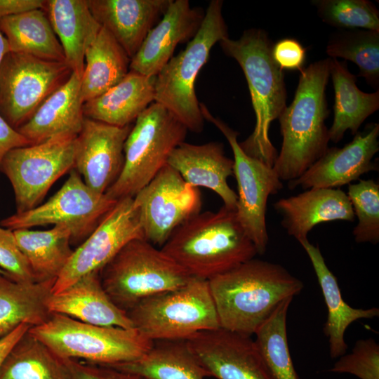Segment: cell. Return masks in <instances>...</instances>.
<instances>
[{
	"label": "cell",
	"mask_w": 379,
	"mask_h": 379,
	"mask_svg": "<svg viewBox=\"0 0 379 379\" xmlns=\"http://www.w3.org/2000/svg\"><path fill=\"white\" fill-rule=\"evenodd\" d=\"M70 172L63 185L47 201L27 211L16 212L1 220L0 225L15 230L65 225L71 231V241L86 239L117 201L91 190L74 169Z\"/></svg>",
	"instance_id": "13"
},
{
	"label": "cell",
	"mask_w": 379,
	"mask_h": 379,
	"mask_svg": "<svg viewBox=\"0 0 379 379\" xmlns=\"http://www.w3.org/2000/svg\"><path fill=\"white\" fill-rule=\"evenodd\" d=\"M144 238L133 197L119 199L93 232L74 250L56 279L52 293L66 289L85 274L100 270L128 242Z\"/></svg>",
	"instance_id": "15"
},
{
	"label": "cell",
	"mask_w": 379,
	"mask_h": 379,
	"mask_svg": "<svg viewBox=\"0 0 379 379\" xmlns=\"http://www.w3.org/2000/svg\"><path fill=\"white\" fill-rule=\"evenodd\" d=\"M13 233L36 281L56 280L74 252L69 227L57 225L47 230L18 229Z\"/></svg>",
	"instance_id": "31"
},
{
	"label": "cell",
	"mask_w": 379,
	"mask_h": 379,
	"mask_svg": "<svg viewBox=\"0 0 379 379\" xmlns=\"http://www.w3.org/2000/svg\"><path fill=\"white\" fill-rule=\"evenodd\" d=\"M272 53L281 69L300 72L304 69L306 48L296 39L285 38L278 41L273 44Z\"/></svg>",
	"instance_id": "42"
},
{
	"label": "cell",
	"mask_w": 379,
	"mask_h": 379,
	"mask_svg": "<svg viewBox=\"0 0 379 379\" xmlns=\"http://www.w3.org/2000/svg\"><path fill=\"white\" fill-rule=\"evenodd\" d=\"M0 268L16 282H37L27 258L17 244L13 230L1 225Z\"/></svg>",
	"instance_id": "40"
},
{
	"label": "cell",
	"mask_w": 379,
	"mask_h": 379,
	"mask_svg": "<svg viewBox=\"0 0 379 379\" xmlns=\"http://www.w3.org/2000/svg\"><path fill=\"white\" fill-rule=\"evenodd\" d=\"M9 52L11 51L8 41L0 30V66L4 58Z\"/></svg>",
	"instance_id": "46"
},
{
	"label": "cell",
	"mask_w": 379,
	"mask_h": 379,
	"mask_svg": "<svg viewBox=\"0 0 379 379\" xmlns=\"http://www.w3.org/2000/svg\"><path fill=\"white\" fill-rule=\"evenodd\" d=\"M55 281L22 284L0 274V339L22 323L32 327L49 319L46 301Z\"/></svg>",
	"instance_id": "30"
},
{
	"label": "cell",
	"mask_w": 379,
	"mask_h": 379,
	"mask_svg": "<svg viewBox=\"0 0 379 379\" xmlns=\"http://www.w3.org/2000/svg\"><path fill=\"white\" fill-rule=\"evenodd\" d=\"M282 216L281 226L298 241L307 239L318 224L345 220L355 215L347 194L339 188H310L297 195L281 198L273 204Z\"/></svg>",
	"instance_id": "22"
},
{
	"label": "cell",
	"mask_w": 379,
	"mask_h": 379,
	"mask_svg": "<svg viewBox=\"0 0 379 379\" xmlns=\"http://www.w3.org/2000/svg\"><path fill=\"white\" fill-rule=\"evenodd\" d=\"M200 108L204 120L214 124L229 142L234 155L233 175L237 182L235 209L239 222L254 244L257 253H265L269 240L266 225L268 198L283 189L281 180L272 167L247 155L237 140L239 133L218 117L204 103Z\"/></svg>",
	"instance_id": "12"
},
{
	"label": "cell",
	"mask_w": 379,
	"mask_h": 379,
	"mask_svg": "<svg viewBox=\"0 0 379 379\" xmlns=\"http://www.w3.org/2000/svg\"><path fill=\"white\" fill-rule=\"evenodd\" d=\"M72 74L66 62L9 52L0 66V114L18 130Z\"/></svg>",
	"instance_id": "11"
},
{
	"label": "cell",
	"mask_w": 379,
	"mask_h": 379,
	"mask_svg": "<svg viewBox=\"0 0 379 379\" xmlns=\"http://www.w3.org/2000/svg\"><path fill=\"white\" fill-rule=\"evenodd\" d=\"M330 371L360 379H379L378 344L371 338L357 340L352 352L340 356Z\"/></svg>",
	"instance_id": "39"
},
{
	"label": "cell",
	"mask_w": 379,
	"mask_h": 379,
	"mask_svg": "<svg viewBox=\"0 0 379 379\" xmlns=\"http://www.w3.org/2000/svg\"><path fill=\"white\" fill-rule=\"evenodd\" d=\"M329 69L335 102L333 121L328 132L330 140L337 143L347 130L354 135L367 117L379 109V90L361 91L357 86V77L350 72L345 61L331 58Z\"/></svg>",
	"instance_id": "28"
},
{
	"label": "cell",
	"mask_w": 379,
	"mask_h": 379,
	"mask_svg": "<svg viewBox=\"0 0 379 379\" xmlns=\"http://www.w3.org/2000/svg\"><path fill=\"white\" fill-rule=\"evenodd\" d=\"M84 103L81 78L72 72L69 79L53 92L17 131L32 145L59 135H77L85 118Z\"/></svg>",
	"instance_id": "24"
},
{
	"label": "cell",
	"mask_w": 379,
	"mask_h": 379,
	"mask_svg": "<svg viewBox=\"0 0 379 379\" xmlns=\"http://www.w3.org/2000/svg\"><path fill=\"white\" fill-rule=\"evenodd\" d=\"M0 30L11 52L55 62H65L62 46L44 9H34L0 19Z\"/></svg>",
	"instance_id": "33"
},
{
	"label": "cell",
	"mask_w": 379,
	"mask_h": 379,
	"mask_svg": "<svg viewBox=\"0 0 379 379\" xmlns=\"http://www.w3.org/2000/svg\"><path fill=\"white\" fill-rule=\"evenodd\" d=\"M0 274L9 278L8 274L1 268H0Z\"/></svg>",
	"instance_id": "47"
},
{
	"label": "cell",
	"mask_w": 379,
	"mask_h": 379,
	"mask_svg": "<svg viewBox=\"0 0 379 379\" xmlns=\"http://www.w3.org/2000/svg\"><path fill=\"white\" fill-rule=\"evenodd\" d=\"M149 379H204L209 377L187 340H155L137 360L109 365Z\"/></svg>",
	"instance_id": "29"
},
{
	"label": "cell",
	"mask_w": 379,
	"mask_h": 379,
	"mask_svg": "<svg viewBox=\"0 0 379 379\" xmlns=\"http://www.w3.org/2000/svg\"><path fill=\"white\" fill-rule=\"evenodd\" d=\"M190 277L208 281L254 258L257 250L235 210L200 212L179 226L161 248Z\"/></svg>",
	"instance_id": "3"
},
{
	"label": "cell",
	"mask_w": 379,
	"mask_h": 379,
	"mask_svg": "<svg viewBox=\"0 0 379 379\" xmlns=\"http://www.w3.org/2000/svg\"><path fill=\"white\" fill-rule=\"evenodd\" d=\"M155 77L129 70L116 85L84 103V117L119 127L131 125L154 102Z\"/></svg>",
	"instance_id": "25"
},
{
	"label": "cell",
	"mask_w": 379,
	"mask_h": 379,
	"mask_svg": "<svg viewBox=\"0 0 379 379\" xmlns=\"http://www.w3.org/2000/svg\"><path fill=\"white\" fill-rule=\"evenodd\" d=\"M298 242L311 261L328 309L324 333L328 338L330 356L335 359L346 352L347 345L344 335L347 328L358 319L378 317L379 310L350 306L343 299L337 279L326 265L319 246L311 244L307 239Z\"/></svg>",
	"instance_id": "27"
},
{
	"label": "cell",
	"mask_w": 379,
	"mask_h": 379,
	"mask_svg": "<svg viewBox=\"0 0 379 379\" xmlns=\"http://www.w3.org/2000/svg\"><path fill=\"white\" fill-rule=\"evenodd\" d=\"M126 313L134 328L152 341L187 340L220 328L208 281L194 277L142 300Z\"/></svg>",
	"instance_id": "9"
},
{
	"label": "cell",
	"mask_w": 379,
	"mask_h": 379,
	"mask_svg": "<svg viewBox=\"0 0 379 379\" xmlns=\"http://www.w3.org/2000/svg\"><path fill=\"white\" fill-rule=\"evenodd\" d=\"M131 125L119 127L84 118L75 140L74 168L93 191L105 194L119 178Z\"/></svg>",
	"instance_id": "16"
},
{
	"label": "cell",
	"mask_w": 379,
	"mask_h": 379,
	"mask_svg": "<svg viewBox=\"0 0 379 379\" xmlns=\"http://www.w3.org/2000/svg\"><path fill=\"white\" fill-rule=\"evenodd\" d=\"M131 58L104 27L87 48L81 89L86 102L119 83L130 70Z\"/></svg>",
	"instance_id": "32"
},
{
	"label": "cell",
	"mask_w": 379,
	"mask_h": 379,
	"mask_svg": "<svg viewBox=\"0 0 379 379\" xmlns=\"http://www.w3.org/2000/svg\"><path fill=\"white\" fill-rule=\"evenodd\" d=\"M167 164L188 185L213 191L224 206L236 209L237 194L227 182L233 175L234 160L225 155L222 142L194 145L183 142L171 154Z\"/></svg>",
	"instance_id": "21"
},
{
	"label": "cell",
	"mask_w": 379,
	"mask_h": 379,
	"mask_svg": "<svg viewBox=\"0 0 379 379\" xmlns=\"http://www.w3.org/2000/svg\"><path fill=\"white\" fill-rule=\"evenodd\" d=\"M358 222L352 234L357 243L379 241V184L372 179L348 185L347 194Z\"/></svg>",
	"instance_id": "38"
},
{
	"label": "cell",
	"mask_w": 379,
	"mask_h": 379,
	"mask_svg": "<svg viewBox=\"0 0 379 379\" xmlns=\"http://www.w3.org/2000/svg\"><path fill=\"white\" fill-rule=\"evenodd\" d=\"M326 51L331 58H340L354 62L358 76L379 90V31L345 29L330 36Z\"/></svg>",
	"instance_id": "36"
},
{
	"label": "cell",
	"mask_w": 379,
	"mask_h": 379,
	"mask_svg": "<svg viewBox=\"0 0 379 379\" xmlns=\"http://www.w3.org/2000/svg\"><path fill=\"white\" fill-rule=\"evenodd\" d=\"M330 60H319L300 71L294 98L278 118L283 140L272 168L281 180L300 177L328 148L325 121Z\"/></svg>",
	"instance_id": "2"
},
{
	"label": "cell",
	"mask_w": 379,
	"mask_h": 379,
	"mask_svg": "<svg viewBox=\"0 0 379 379\" xmlns=\"http://www.w3.org/2000/svg\"><path fill=\"white\" fill-rule=\"evenodd\" d=\"M28 333L61 358L102 366L137 360L153 345L135 328L92 325L57 313Z\"/></svg>",
	"instance_id": "6"
},
{
	"label": "cell",
	"mask_w": 379,
	"mask_h": 379,
	"mask_svg": "<svg viewBox=\"0 0 379 379\" xmlns=\"http://www.w3.org/2000/svg\"><path fill=\"white\" fill-rule=\"evenodd\" d=\"M45 1L0 0V19L34 9H44Z\"/></svg>",
	"instance_id": "44"
},
{
	"label": "cell",
	"mask_w": 379,
	"mask_h": 379,
	"mask_svg": "<svg viewBox=\"0 0 379 379\" xmlns=\"http://www.w3.org/2000/svg\"><path fill=\"white\" fill-rule=\"evenodd\" d=\"M30 327L29 324L22 323L11 333L0 339V366L12 347Z\"/></svg>",
	"instance_id": "45"
},
{
	"label": "cell",
	"mask_w": 379,
	"mask_h": 379,
	"mask_svg": "<svg viewBox=\"0 0 379 379\" xmlns=\"http://www.w3.org/2000/svg\"><path fill=\"white\" fill-rule=\"evenodd\" d=\"M77 135L62 134L10 150L1 164L14 192L17 213L39 205L51 186L74 168Z\"/></svg>",
	"instance_id": "10"
},
{
	"label": "cell",
	"mask_w": 379,
	"mask_h": 379,
	"mask_svg": "<svg viewBox=\"0 0 379 379\" xmlns=\"http://www.w3.org/2000/svg\"><path fill=\"white\" fill-rule=\"evenodd\" d=\"M220 328L251 336L304 286L283 266L252 258L208 280Z\"/></svg>",
	"instance_id": "1"
},
{
	"label": "cell",
	"mask_w": 379,
	"mask_h": 379,
	"mask_svg": "<svg viewBox=\"0 0 379 379\" xmlns=\"http://www.w3.org/2000/svg\"><path fill=\"white\" fill-rule=\"evenodd\" d=\"M44 10L62 46L66 63L81 78L86 51L101 25L92 15L86 0L45 1Z\"/></svg>",
	"instance_id": "26"
},
{
	"label": "cell",
	"mask_w": 379,
	"mask_h": 379,
	"mask_svg": "<svg viewBox=\"0 0 379 379\" xmlns=\"http://www.w3.org/2000/svg\"><path fill=\"white\" fill-rule=\"evenodd\" d=\"M187 131L166 108L152 102L132 126L124 143L122 171L105 194L116 201L133 197L167 164Z\"/></svg>",
	"instance_id": "8"
},
{
	"label": "cell",
	"mask_w": 379,
	"mask_h": 379,
	"mask_svg": "<svg viewBox=\"0 0 379 379\" xmlns=\"http://www.w3.org/2000/svg\"><path fill=\"white\" fill-rule=\"evenodd\" d=\"M46 305L51 313L84 323L134 328L126 312L116 306L105 293L100 271L88 273L61 292L51 293Z\"/></svg>",
	"instance_id": "23"
},
{
	"label": "cell",
	"mask_w": 379,
	"mask_h": 379,
	"mask_svg": "<svg viewBox=\"0 0 379 379\" xmlns=\"http://www.w3.org/2000/svg\"><path fill=\"white\" fill-rule=\"evenodd\" d=\"M204 15L201 8L191 6L188 0H171L131 58L130 70L155 77L173 57L177 46L188 43L196 35Z\"/></svg>",
	"instance_id": "19"
},
{
	"label": "cell",
	"mask_w": 379,
	"mask_h": 379,
	"mask_svg": "<svg viewBox=\"0 0 379 379\" xmlns=\"http://www.w3.org/2000/svg\"><path fill=\"white\" fill-rule=\"evenodd\" d=\"M378 137L379 124H367L343 147H328L300 177L288 181V188H338L378 170L373 158L379 151Z\"/></svg>",
	"instance_id": "18"
},
{
	"label": "cell",
	"mask_w": 379,
	"mask_h": 379,
	"mask_svg": "<svg viewBox=\"0 0 379 379\" xmlns=\"http://www.w3.org/2000/svg\"><path fill=\"white\" fill-rule=\"evenodd\" d=\"M293 298L283 300L260 325L255 343L274 379H300L290 354L286 317Z\"/></svg>",
	"instance_id": "35"
},
{
	"label": "cell",
	"mask_w": 379,
	"mask_h": 379,
	"mask_svg": "<svg viewBox=\"0 0 379 379\" xmlns=\"http://www.w3.org/2000/svg\"><path fill=\"white\" fill-rule=\"evenodd\" d=\"M219 44L224 53L241 67L255 116L252 133L239 145L247 155L273 167L278 153L269 131L271 123L286 107L287 100L284 70L272 57L274 43L265 30L251 28L238 39L227 37Z\"/></svg>",
	"instance_id": "4"
},
{
	"label": "cell",
	"mask_w": 379,
	"mask_h": 379,
	"mask_svg": "<svg viewBox=\"0 0 379 379\" xmlns=\"http://www.w3.org/2000/svg\"><path fill=\"white\" fill-rule=\"evenodd\" d=\"M209 376L217 379H274L251 336L222 328L187 340Z\"/></svg>",
	"instance_id": "17"
},
{
	"label": "cell",
	"mask_w": 379,
	"mask_h": 379,
	"mask_svg": "<svg viewBox=\"0 0 379 379\" xmlns=\"http://www.w3.org/2000/svg\"><path fill=\"white\" fill-rule=\"evenodd\" d=\"M86 1L97 22L113 36L131 60L171 0Z\"/></svg>",
	"instance_id": "20"
},
{
	"label": "cell",
	"mask_w": 379,
	"mask_h": 379,
	"mask_svg": "<svg viewBox=\"0 0 379 379\" xmlns=\"http://www.w3.org/2000/svg\"><path fill=\"white\" fill-rule=\"evenodd\" d=\"M144 239L161 248L182 223L201 212V195L166 164L133 197Z\"/></svg>",
	"instance_id": "14"
},
{
	"label": "cell",
	"mask_w": 379,
	"mask_h": 379,
	"mask_svg": "<svg viewBox=\"0 0 379 379\" xmlns=\"http://www.w3.org/2000/svg\"><path fill=\"white\" fill-rule=\"evenodd\" d=\"M100 277L109 299L126 312L142 300L180 288L192 278L144 238L123 246L100 270Z\"/></svg>",
	"instance_id": "7"
},
{
	"label": "cell",
	"mask_w": 379,
	"mask_h": 379,
	"mask_svg": "<svg viewBox=\"0 0 379 379\" xmlns=\"http://www.w3.org/2000/svg\"><path fill=\"white\" fill-rule=\"evenodd\" d=\"M30 145L31 142L0 114V172L2 160L10 150Z\"/></svg>",
	"instance_id": "43"
},
{
	"label": "cell",
	"mask_w": 379,
	"mask_h": 379,
	"mask_svg": "<svg viewBox=\"0 0 379 379\" xmlns=\"http://www.w3.org/2000/svg\"><path fill=\"white\" fill-rule=\"evenodd\" d=\"M222 0L209 3L196 35L155 77L154 102L166 108L186 128L201 133L204 125L195 83L213 46L229 37Z\"/></svg>",
	"instance_id": "5"
},
{
	"label": "cell",
	"mask_w": 379,
	"mask_h": 379,
	"mask_svg": "<svg viewBox=\"0 0 379 379\" xmlns=\"http://www.w3.org/2000/svg\"><path fill=\"white\" fill-rule=\"evenodd\" d=\"M318 16L340 29L379 31V11L368 0H312Z\"/></svg>",
	"instance_id": "37"
},
{
	"label": "cell",
	"mask_w": 379,
	"mask_h": 379,
	"mask_svg": "<svg viewBox=\"0 0 379 379\" xmlns=\"http://www.w3.org/2000/svg\"><path fill=\"white\" fill-rule=\"evenodd\" d=\"M65 359V358H64ZM69 379H149L142 375L74 359H65Z\"/></svg>",
	"instance_id": "41"
},
{
	"label": "cell",
	"mask_w": 379,
	"mask_h": 379,
	"mask_svg": "<svg viewBox=\"0 0 379 379\" xmlns=\"http://www.w3.org/2000/svg\"><path fill=\"white\" fill-rule=\"evenodd\" d=\"M65 359L54 353L28 331L0 366V379H69Z\"/></svg>",
	"instance_id": "34"
}]
</instances>
